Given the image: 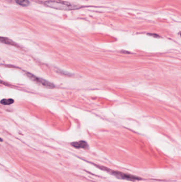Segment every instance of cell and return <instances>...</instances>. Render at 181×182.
I'll return each mask as SVG.
<instances>
[{
	"instance_id": "277c9868",
	"label": "cell",
	"mask_w": 181,
	"mask_h": 182,
	"mask_svg": "<svg viewBox=\"0 0 181 182\" xmlns=\"http://www.w3.org/2000/svg\"><path fill=\"white\" fill-rule=\"evenodd\" d=\"M71 145L77 149H87L88 148V144L86 142L84 141H80L79 142H74L72 143Z\"/></svg>"
},
{
	"instance_id": "6da1fadb",
	"label": "cell",
	"mask_w": 181,
	"mask_h": 182,
	"mask_svg": "<svg viewBox=\"0 0 181 182\" xmlns=\"http://www.w3.org/2000/svg\"><path fill=\"white\" fill-rule=\"evenodd\" d=\"M44 4L48 7H52V8L65 11L76 10L80 9V7H81L80 5L76 4L62 1H57V0L56 1L55 0L54 1V0H50V1H45Z\"/></svg>"
},
{
	"instance_id": "7a4b0ae2",
	"label": "cell",
	"mask_w": 181,
	"mask_h": 182,
	"mask_svg": "<svg viewBox=\"0 0 181 182\" xmlns=\"http://www.w3.org/2000/svg\"><path fill=\"white\" fill-rule=\"evenodd\" d=\"M99 168H102V169L105 170V171H106L108 172H109V173L112 174V175H114L115 177H117L118 178H120V179H125V180H131V181L138 180L141 179L140 178H139V177H138L137 176H133L132 175H130V174H125V173H123L122 172L110 170V169H109L108 168L103 167H100Z\"/></svg>"
},
{
	"instance_id": "3957f363",
	"label": "cell",
	"mask_w": 181,
	"mask_h": 182,
	"mask_svg": "<svg viewBox=\"0 0 181 182\" xmlns=\"http://www.w3.org/2000/svg\"><path fill=\"white\" fill-rule=\"evenodd\" d=\"M26 74L27 76L30 79H32L33 81L36 82V83H37V84H38L39 85H42L45 87H46L48 88H54L55 87L54 84H53V83L46 80V79H44L43 78L37 77L32 73L27 72L26 73Z\"/></svg>"
},
{
	"instance_id": "ba28073f",
	"label": "cell",
	"mask_w": 181,
	"mask_h": 182,
	"mask_svg": "<svg viewBox=\"0 0 181 182\" xmlns=\"http://www.w3.org/2000/svg\"><path fill=\"white\" fill-rule=\"evenodd\" d=\"M3 140H2V139H1V138H0V142H2Z\"/></svg>"
},
{
	"instance_id": "8992f818",
	"label": "cell",
	"mask_w": 181,
	"mask_h": 182,
	"mask_svg": "<svg viewBox=\"0 0 181 182\" xmlns=\"http://www.w3.org/2000/svg\"><path fill=\"white\" fill-rule=\"evenodd\" d=\"M14 102V100L12 99V98H3V99H2L1 101H0L1 104L5 105H11L13 104Z\"/></svg>"
},
{
	"instance_id": "52a82bcc",
	"label": "cell",
	"mask_w": 181,
	"mask_h": 182,
	"mask_svg": "<svg viewBox=\"0 0 181 182\" xmlns=\"http://www.w3.org/2000/svg\"><path fill=\"white\" fill-rule=\"evenodd\" d=\"M17 3L22 6H27L30 4L29 0H14Z\"/></svg>"
},
{
	"instance_id": "5b68a950",
	"label": "cell",
	"mask_w": 181,
	"mask_h": 182,
	"mask_svg": "<svg viewBox=\"0 0 181 182\" xmlns=\"http://www.w3.org/2000/svg\"><path fill=\"white\" fill-rule=\"evenodd\" d=\"M0 43H2L7 45H14V46H17V44L13 42L11 39L9 38L4 37H0Z\"/></svg>"
}]
</instances>
